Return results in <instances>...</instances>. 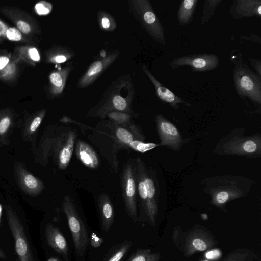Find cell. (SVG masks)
<instances>
[{
	"label": "cell",
	"instance_id": "cell-19",
	"mask_svg": "<svg viewBox=\"0 0 261 261\" xmlns=\"http://www.w3.org/2000/svg\"><path fill=\"white\" fill-rule=\"evenodd\" d=\"M44 115L45 112L41 111L25 122L22 129V136L25 141L31 142L33 140Z\"/></svg>",
	"mask_w": 261,
	"mask_h": 261
},
{
	"label": "cell",
	"instance_id": "cell-43",
	"mask_svg": "<svg viewBox=\"0 0 261 261\" xmlns=\"http://www.w3.org/2000/svg\"><path fill=\"white\" fill-rule=\"evenodd\" d=\"M47 261H60L59 259L55 257H51L49 258Z\"/></svg>",
	"mask_w": 261,
	"mask_h": 261
},
{
	"label": "cell",
	"instance_id": "cell-16",
	"mask_svg": "<svg viewBox=\"0 0 261 261\" xmlns=\"http://www.w3.org/2000/svg\"><path fill=\"white\" fill-rule=\"evenodd\" d=\"M75 154L87 167L96 169L99 165V159L96 152L88 144L82 140H79L76 144Z\"/></svg>",
	"mask_w": 261,
	"mask_h": 261
},
{
	"label": "cell",
	"instance_id": "cell-2",
	"mask_svg": "<svg viewBox=\"0 0 261 261\" xmlns=\"http://www.w3.org/2000/svg\"><path fill=\"white\" fill-rule=\"evenodd\" d=\"M230 60L234 64L233 79L237 95L243 100L249 99L255 106L261 104V77L251 70L238 50L231 51Z\"/></svg>",
	"mask_w": 261,
	"mask_h": 261
},
{
	"label": "cell",
	"instance_id": "cell-31",
	"mask_svg": "<svg viewBox=\"0 0 261 261\" xmlns=\"http://www.w3.org/2000/svg\"><path fill=\"white\" fill-rule=\"evenodd\" d=\"M112 102L114 107L120 111L124 110L126 108V102L122 97L117 95L113 97Z\"/></svg>",
	"mask_w": 261,
	"mask_h": 261
},
{
	"label": "cell",
	"instance_id": "cell-38",
	"mask_svg": "<svg viewBox=\"0 0 261 261\" xmlns=\"http://www.w3.org/2000/svg\"><path fill=\"white\" fill-rule=\"evenodd\" d=\"M9 62V58L7 56H0V70L4 69Z\"/></svg>",
	"mask_w": 261,
	"mask_h": 261
},
{
	"label": "cell",
	"instance_id": "cell-41",
	"mask_svg": "<svg viewBox=\"0 0 261 261\" xmlns=\"http://www.w3.org/2000/svg\"><path fill=\"white\" fill-rule=\"evenodd\" d=\"M101 24L105 29H108L110 26V21L108 18L104 17L102 19Z\"/></svg>",
	"mask_w": 261,
	"mask_h": 261
},
{
	"label": "cell",
	"instance_id": "cell-36",
	"mask_svg": "<svg viewBox=\"0 0 261 261\" xmlns=\"http://www.w3.org/2000/svg\"><path fill=\"white\" fill-rule=\"evenodd\" d=\"M251 36H239L238 37L239 39L245 40L247 41H252L256 43H258L259 44L261 43V39L259 36H257L256 35L253 33H250Z\"/></svg>",
	"mask_w": 261,
	"mask_h": 261
},
{
	"label": "cell",
	"instance_id": "cell-15",
	"mask_svg": "<svg viewBox=\"0 0 261 261\" xmlns=\"http://www.w3.org/2000/svg\"><path fill=\"white\" fill-rule=\"evenodd\" d=\"M146 73L155 88L156 94L159 98L162 101L169 105L175 109H178L180 104L190 107H192L191 103L185 101L162 85L149 72H146Z\"/></svg>",
	"mask_w": 261,
	"mask_h": 261
},
{
	"label": "cell",
	"instance_id": "cell-20",
	"mask_svg": "<svg viewBox=\"0 0 261 261\" xmlns=\"http://www.w3.org/2000/svg\"><path fill=\"white\" fill-rule=\"evenodd\" d=\"M198 2V0H184L181 2L177 12L179 25H188L192 21Z\"/></svg>",
	"mask_w": 261,
	"mask_h": 261
},
{
	"label": "cell",
	"instance_id": "cell-42",
	"mask_svg": "<svg viewBox=\"0 0 261 261\" xmlns=\"http://www.w3.org/2000/svg\"><path fill=\"white\" fill-rule=\"evenodd\" d=\"M0 258L3 259H6L7 258V256L5 253L3 252V251L0 248Z\"/></svg>",
	"mask_w": 261,
	"mask_h": 261
},
{
	"label": "cell",
	"instance_id": "cell-35",
	"mask_svg": "<svg viewBox=\"0 0 261 261\" xmlns=\"http://www.w3.org/2000/svg\"><path fill=\"white\" fill-rule=\"evenodd\" d=\"M35 10L36 12L39 15H46L50 12V9L41 2L36 4Z\"/></svg>",
	"mask_w": 261,
	"mask_h": 261
},
{
	"label": "cell",
	"instance_id": "cell-23",
	"mask_svg": "<svg viewBox=\"0 0 261 261\" xmlns=\"http://www.w3.org/2000/svg\"><path fill=\"white\" fill-rule=\"evenodd\" d=\"M114 134L117 140L119 142L126 145H128L135 140H140L134 136L132 131L124 127L116 126L115 128Z\"/></svg>",
	"mask_w": 261,
	"mask_h": 261
},
{
	"label": "cell",
	"instance_id": "cell-27",
	"mask_svg": "<svg viewBox=\"0 0 261 261\" xmlns=\"http://www.w3.org/2000/svg\"><path fill=\"white\" fill-rule=\"evenodd\" d=\"M108 116L112 120L120 124H127L130 119L129 115L119 112H112Z\"/></svg>",
	"mask_w": 261,
	"mask_h": 261
},
{
	"label": "cell",
	"instance_id": "cell-39",
	"mask_svg": "<svg viewBox=\"0 0 261 261\" xmlns=\"http://www.w3.org/2000/svg\"><path fill=\"white\" fill-rule=\"evenodd\" d=\"M66 58L63 55H58L55 57V61L57 63H63L66 61Z\"/></svg>",
	"mask_w": 261,
	"mask_h": 261
},
{
	"label": "cell",
	"instance_id": "cell-3",
	"mask_svg": "<svg viewBox=\"0 0 261 261\" xmlns=\"http://www.w3.org/2000/svg\"><path fill=\"white\" fill-rule=\"evenodd\" d=\"M245 128H235L217 143L214 152L220 155L258 158L261 155L259 134L246 136Z\"/></svg>",
	"mask_w": 261,
	"mask_h": 261
},
{
	"label": "cell",
	"instance_id": "cell-40",
	"mask_svg": "<svg viewBox=\"0 0 261 261\" xmlns=\"http://www.w3.org/2000/svg\"><path fill=\"white\" fill-rule=\"evenodd\" d=\"M96 242V245L98 246L100 245L101 244V242H102V240H100V238H98L97 236H95L93 237L92 239L91 240V244L92 245H95V242Z\"/></svg>",
	"mask_w": 261,
	"mask_h": 261
},
{
	"label": "cell",
	"instance_id": "cell-4",
	"mask_svg": "<svg viewBox=\"0 0 261 261\" xmlns=\"http://www.w3.org/2000/svg\"><path fill=\"white\" fill-rule=\"evenodd\" d=\"M62 208L66 216L68 226L72 236L76 252L79 256H82L84 253L88 243L86 227L70 197L68 195L64 198Z\"/></svg>",
	"mask_w": 261,
	"mask_h": 261
},
{
	"label": "cell",
	"instance_id": "cell-12",
	"mask_svg": "<svg viewBox=\"0 0 261 261\" xmlns=\"http://www.w3.org/2000/svg\"><path fill=\"white\" fill-rule=\"evenodd\" d=\"M76 137L75 133L70 131L65 135L62 141L56 143L54 152L58 166L61 169H66L69 165L72 155Z\"/></svg>",
	"mask_w": 261,
	"mask_h": 261
},
{
	"label": "cell",
	"instance_id": "cell-5",
	"mask_svg": "<svg viewBox=\"0 0 261 261\" xmlns=\"http://www.w3.org/2000/svg\"><path fill=\"white\" fill-rule=\"evenodd\" d=\"M8 225L13 237L19 261H35L24 228L17 215L10 206L5 207Z\"/></svg>",
	"mask_w": 261,
	"mask_h": 261
},
{
	"label": "cell",
	"instance_id": "cell-8",
	"mask_svg": "<svg viewBox=\"0 0 261 261\" xmlns=\"http://www.w3.org/2000/svg\"><path fill=\"white\" fill-rule=\"evenodd\" d=\"M157 131L160 140L159 146H163L174 151H179L187 141L178 129L172 122L161 114L156 116Z\"/></svg>",
	"mask_w": 261,
	"mask_h": 261
},
{
	"label": "cell",
	"instance_id": "cell-37",
	"mask_svg": "<svg viewBox=\"0 0 261 261\" xmlns=\"http://www.w3.org/2000/svg\"><path fill=\"white\" fill-rule=\"evenodd\" d=\"M28 55L30 58L34 61H39L40 60V55L36 48H30L28 50Z\"/></svg>",
	"mask_w": 261,
	"mask_h": 261
},
{
	"label": "cell",
	"instance_id": "cell-9",
	"mask_svg": "<svg viewBox=\"0 0 261 261\" xmlns=\"http://www.w3.org/2000/svg\"><path fill=\"white\" fill-rule=\"evenodd\" d=\"M122 181L123 195L127 212L134 221H136L137 183L135 169L129 163L126 165L123 170Z\"/></svg>",
	"mask_w": 261,
	"mask_h": 261
},
{
	"label": "cell",
	"instance_id": "cell-1",
	"mask_svg": "<svg viewBox=\"0 0 261 261\" xmlns=\"http://www.w3.org/2000/svg\"><path fill=\"white\" fill-rule=\"evenodd\" d=\"M203 182V190L211 196L212 204L220 208L245 196L253 181L243 177L223 176L206 178Z\"/></svg>",
	"mask_w": 261,
	"mask_h": 261
},
{
	"label": "cell",
	"instance_id": "cell-28",
	"mask_svg": "<svg viewBox=\"0 0 261 261\" xmlns=\"http://www.w3.org/2000/svg\"><path fill=\"white\" fill-rule=\"evenodd\" d=\"M7 38L13 41H19L22 39V34L20 31L14 27L9 28L6 31Z\"/></svg>",
	"mask_w": 261,
	"mask_h": 261
},
{
	"label": "cell",
	"instance_id": "cell-22",
	"mask_svg": "<svg viewBox=\"0 0 261 261\" xmlns=\"http://www.w3.org/2000/svg\"><path fill=\"white\" fill-rule=\"evenodd\" d=\"M221 2L222 0H205L204 2L202 15L200 19L201 25L205 24L210 20Z\"/></svg>",
	"mask_w": 261,
	"mask_h": 261
},
{
	"label": "cell",
	"instance_id": "cell-6",
	"mask_svg": "<svg viewBox=\"0 0 261 261\" xmlns=\"http://www.w3.org/2000/svg\"><path fill=\"white\" fill-rule=\"evenodd\" d=\"M184 241L178 248L186 257H189L198 251H204L212 249L215 241L212 234L201 226H195L185 235Z\"/></svg>",
	"mask_w": 261,
	"mask_h": 261
},
{
	"label": "cell",
	"instance_id": "cell-7",
	"mask_svg": "<svg viewBox=\"0 0 261 261\" xmlns=\"http://www.w3.org/2000/svg\"><path fill=\"white\" fill-rule=\"evenodd\" d=\"M220 64L218 56L212 54H195L175 58L169 64L175 69L182 66H189L197 72H204L215 69Z\"/></svg>",
	"mask_w": 261,
	"mask_h": 261
},
{
	"label": "cell",
	"instance_id": "cell-14",
	"mask_svg": "<svg viewBox=\"0 0 261 261\" xmlns=\"http://www.w3.org/2000/svg\"><path fill=\"white\" fill-rule=\"evenodd\" d=\"M45 238L48 245L58 253L68 260V247L66 239L59 229L51 223H48L45 229Z\"/></svg>",
	"mask_w": 261,
	"mask_h": 261
},
{
	"label": "cell",
	"instance_id": "cell-25",
	"mask_svg": "<svg viewBox=\"0 0 261 261\" xmlns=\"http://www.w3.org/2000/svg\"><path fill=\"white\" fill-rule=\"evenodd\" d=\"M128 146L133 150L143 153L154 149L159 145L154 143H146L140 140H135L130 142Z\"/></svg>",
	"mask_w": 261,
	"mask_h": 261
},
{
	"label": "cell",
	"instance_id": "cell-18",
	"mask_svg": "<svg viewBox=\"0 0 261 261\" xmlns=\"http://www.w3.org/2000/svg\"><path fill=\"white\" fill-rule=\"evenodd\" d=\"M98 204L101 216L102 227L103 229L107 232L114 221L113 207L109 197L105 194L99 197Z\"/></svg>",
	"mask_w": 261,
	"mask_h": 261
},
{
	"label": "cell",
	"instance_id": "cell-11",
	"mask_svg": "<svg viewBox=\"0 0 261 261\" xmlns=\"http://www.w3.org/2000/svg\"><path fill=\"white\" fill-rule=\"evenodd\" d=\"M136 164L139 168L147 190L148 205L146 214L152 225L155 224L158 212L157 193L155 182L148 173L144 163L141 158H137Z\"/></svg>",
	"mask_w": 261,
	"mask_h": 261
},
{
	"label": "cell",
	"instance_id": "cell-44",
	"mask_svg": "<svg viewBox=\"0 0 261 261\" xmlns=\"http://www.w3.org/2000/svg\"><path fill=\"white\" fill-rule=\"evenodd\" d=\"M2 206L0 204V224H1V218H2Z\"/></svg>",
	"mask_w": 261,
	"mask_h": 261
},
{
	"label": "cell",
	"instance_id": "cell-33",
	"mask_svg": "<svg viewBox=\"0 0 261 261\" xmlns=\"http://www.w3.org/2000/svg\"><path fill=\"white\" fill-rule=\"evenodd\" d=\"M250 64L256 73L261 77V61L259 59L249 57Z\"/></svg>",
	"mask_w": 261,
	"mask_h": 261
},
{
	"label": "cell",
	"instance_id": "cell-26",
	"mask_svg": "<svg viewBox=\"0 0 261 261\" xmlns=\"http://www.w3.org/2000/svg\"><path fill=\"white\" fill-rule=\"evenodd\" d=\"M131 246L130 242H127L116 250L106 261H121L129 250Z\"/></svg>",
	"mask_w": 261,
	"mask_h": 261
},
{
	"label": "cell",
	"instance_id": "cell-21",
	"mask_svg": "<svg viewBox=\"0 0 261 261\" xmlns=\"http://www.w3.org/2000/svg\"><path fill=\"white\" fill-rule=\"evenodd\" d=\"M159 253H152L149 249L137 250L127 261H159Z\"/></svg>",
	"mask_w": 261,
	"mask_h": 261
},
{
	"label": "cell",
	"instance_id": "cell-45",
	"mask_svg": "<svg viewBox=\"0 0 261 261\" xmlns=\"http://www.w3.org/2000/svg\"><path fill=\"white\" fill-rule=\"evenodd\" d=\"M201 261H210V260H208V259H206V258H204V259H202V260H201Z\"/></svg>",
	"mask_w": 261,
	"mask_h": 261
},
{
	"label": "cell",
	"instance_id": "cell-32",
	"mask_svg": "<svg viewBox=\"0 0 261 261\" xmlns=\"http://www.w3.org/2000/svg\"><path fill=\"white\" fill-rule=\"evenodd\" d=\"M51 83L56 87H62L63 80L61 75L57 72L51 73L49 76Z\"/></svg>",
	"mask_w": 261,
	"mask_h": 261
},
{
	"label": "cell",
	"instance_id": "cell-34",
	"mask_svg": "<svg viewBox=\"0 0 261 261\" xmlns=\"http://www.w3.org/2000/svg\"><path fill=\"white\" fill-rule=\"evenodd\" d=\"M16 25L18 30L24 34H28L31 32V27L25 21L19 20L17 22Z\"/></svg>",
	"mask_w": 261,
	"mask_h": 261
},
{
	"label": "cell",
	"instance_id": "cell-13",
	"mask_svg": "<svg viewBox=\"0 0 261 261\" xmlns=\"http://www.w3.org/2000/svg\"><path fill=\"white\" fill-rule=\"evenodd\" d=\"M229 14L233 19L245 17H261L260 0H235L232 3Z\"/></svg>",
	"mask_w": 261,
	"mask_h": 261
},
{
	"label": "cell",
	"instance_id": "cell-17",
	"mask_svg": "<svg viewBox=\"0 0 261 261\" xmlns=\"http://www.w3.org/2000/svg\"><path fill=\"white\" fill-rule=\"evenodd\" d=\"M19 124L11 113L5 112L0 113V147L9 145V137Z\"/></svg>",
	"mask_w": 261,
	"mask_h": 261
},
{
	"label": "cell",
	"instance_id": "cell-24",
	"mask_svg": "<svg viewBox=\"0 0 261 261\" xmlns=\"http://www.w3.org/2000/svg\"><path fill=\"white\" fill-rule=\"evenodd\" d=\"M253 253L248 249H238L230 253L223 261H252Z\"/></svg>",
	"mask_w": 261,
	"mask_h": 261
},
{
	"label": "cell",
	"instance_id": "cell-29",
	"mask_svg": "<svg viewBox=\"0 0 261 261\" xmlns=\"http://www.w3.org/2000/svg\"><path fill=\"white\" fill-rule=\"evenodd\" d=\"M103 64L100 61L93 63L89 69L86 77L91 78L98 74L102 69Z\"/></svg>",
	"mask_w": 261,
	"mask_h": 261
},
{
	"label": "cell",
	"instance_id": "cell-30",
	"mask_svg": "<svg viewBox=\"0 0 261 261\" xmlns=\"http://www.w3.org/2000/svg\"><path fill=\"white\" fill-rule=\"evenodd\" d=\"M222 255V252L218 249H210L204 254V258L209 260H216L219 259Z\"/></svg>",
	"mask_w": 261,
	"mask_h": 261
},
{
	"label": "cell",
	"instance_id": "cell-10",
	"mask_svg": "<svg viewBox=\"0 0 261 261\" xmlns=\"http://www.w3.org/2000/svg\"><path fill=\"white\" fill-rule=\"evenodd\" d=\"M14 169L16 180L24 192L36 196L43 191L44 188L43 182L28 171L22 163L16 162Z\"/></svg>",
	"mask_w": 261,
	"mask_h": 261
}]
</instances>
